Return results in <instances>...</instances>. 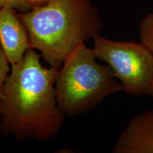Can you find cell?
I'll list each match as a JSON object with an SVG mask.
<instances>
[{
  "label": "cell",
  "mask_w": 153,
  "mask_h": 153,
  "mask_svg": "<svg viewBox=\"0 0 153 153\" xmlns=\"http://www.w3.org/2000/svg\"><path fill=\"white\" fill-rule=\"evenodd\" d=\"M33 48L11 65L4 86L1 127L16 139L44 141L58 133L65 115L56 100L57 68H45Z\"/></svg>",
  "instance_id": "obj_1"
},
{
  "label": "cell",
  "mask_w": 153,
  "mask_h": 153,
  "mask_svg": "<svg viewBox=\"0 0 153 153\" xmlns=\"http://www.w3.org/2000/svg\"><path fill=\"white\" fill-rule=\"evenodd\" d=\"M18 15L32 48L39 51L45 62L57 70L78 44L94 39L103 28L98 9L91 0H51Z\"/></svg>",
  "instance_id": "obj_2"
},
{
  "label": "cell",
  "mask_w": 153,
  "mask_h": 153,
  "mask_svg": "<svg viewBox=\"0 0 153 153\" xmlns=\"http://www.w3.org/2000/svg\"><path fill=\"white\" fill-rule=\"evenodd\" d=\"M93 48L78 44L57 71L55 94L65 116L89 112L105 98L123 92V87L107 64L97 62Z\"/></svg>",
  "instance_id": "obj_3"
},
{
  "label": "cell",
  "mask_w": 153,
  "mask_h": 153,
  "mask_svg": "<svg viewBox=\"0 0 153 153\" xmlns=\"http://www.w3.org/2000/svg\"><path fill=\"white\" fill-rule=\"evenodd\" d=\"M93 41L97 59L110 67L123 92L153 97V55L144 44L113 41L101 35Z\"/></svg>",
  "instance_id": "obj_4"
},
{
  "label": "cell",
  "mask_w": 153,
  "mask_h": 153,
  "mask_svg": "<svg viewBox=\"0 0 153 153\" xmlns=\"http://www.w3.org/2000/svg\"><path fill=\"white\" fill-rule=\"evenodd\" d=\"M113 153H153V109L129 120L112 149Z\"/></svg>",
  "instance_id": "obj_5"
},
{
  "label": "cell",
  "mask_w": 153,
  "mask_h": 153,
  "mask_svg": "<svg viewBox=\"0 0 153 153\" xmlns=\"http://www.w3.org/2000/svg\"><path fill=\"white\" fill-rule=\"evenodd\" d=\"M0 43L11 65L19 62L32 48L27 30L16 10L9 7L0 8Z\"/></svg>",
  "instance_id": "obj_6"
},
{
  "label": "cell",
  "mask_w": 153,
  "mask_h": 153,
  "mask_svg": "<svg viewBox=\"0 0 153 153\" xmlns=\"http://www.w3.org/2000/svg\"><path fill=\"white\" fill-rule=\"evenodd\" d=\"M140 40L153 55V11L143 18L139 25Z\"/></svg>",
  "instance_id": "obj_7"
},
{
  "label": "cell",
  "mask_w": 153,
  "mask_h": 153,
  "mask_svg": "<svg viewBox=\"0 0 153 153\" xmlns=\"http://www.w3.org/2000/svg\"><path fill=\"white\" fill-rule=\"evenodd\" d=\"M9 60L4 51L0 45V100L3 97L4 86L8 76L9 70Z\"/></svg>",
  "instance_id": "obj_8"
},
{
  "label": "cell",
  "mask_w": 153,
  "mask_h": 153,
  "mask_svg": "<svg viewBox=\"0 0 153 153\" xmlns=\"http://www.w3.org/2000/svg\"><path fill=\"white\" fill-rule=\"evenodd\" d=\"M4 7H11L19 12H25L32 8L26 0H0V8Z\"/></svg>",
  "instance_id": "obj_9"
},
{
  "label": "cell",
  "mask_w": 153,
  "mask_h": 153,
  "mask_svg": "<svg viewBox=\"0 0 153 153\" xmlns=\"http://www.w3.org/2000/svg\"><path fill=\"white\" fill-rule=\"evenodd\" d=\"M26 1L29 3V4L32 7H35L45 4L51 0H26Z\"/></svg>",
  "instance_id": "obj_10"
},
{
  "label": "cell",
  "mask_w": 153,
  "mask_h": 153,
  "mask_svg": "<svg viewBox=\"0 0 153 153\" xmlns=\"http://www.w3.org/2000/svg\"><path fill=\"white\" fill-rule=\"evenodd\" d=\"M1 113H2V102L0 100V119L1 118ZM0 128H1V120H0Z\"/></svg>",
  "instance_id": "obj_11"
}]
</instances>
